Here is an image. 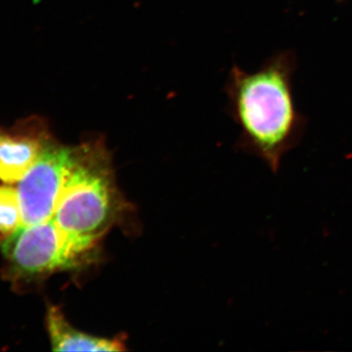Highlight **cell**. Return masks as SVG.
<instances>
[{"label":"cell","mask_w":352,"mask_h":352,"mask_svg":"<svg viewBox=\"0 0 352 352\" xmlns=\"http://www.w3.org/2000/svg\"><path fill=\"white\" fill-rule=\"evenodd\" d=\"M234 87L236 113L245 143L277 173L282 159L300 136L288 78L277 67L252 75L236 71Z\"/></svg>","instance_id":"cell-1"},{"label":"cell","mask_w":352,"mask_h":352,"mask_svg":"<svg viewBox=\"0 0 352 352\" xmlns=\"http://www.w3.org/2000/svg\"><path fill=\"white\" fill-rule=\"evenodd\" d=\"M82 149V144L65 146L54 139L44 148L16 189L24 226L52 219Z\"/></svg>","instance_id":"cell-4"},{"label":"cell","mask_w":352,"mask_h":352,"mask_svg":"<svg viewBox=\"0 0 352 352\" xmlns=\"http://www.w3.org/2000/svg\"><path fill=\"white\" fill-rule=\"evenodd\" d=\"M98 244L69 235L50 219L23 226L2 242L1 251L8 276L29 282L87 266L96 258Z\"/></svg>","instance_id":"cell-3"},{"label":"cell","mask_w":352,"mask_h":352,"mask_svg":"<svg viewBox=\"0 0 352 352\" xmlns=\"http://www.w3.org/2000/svg\"><path fill=\"white\" fill-rule=\"evenodd\" d=\"M46 326L51 347L54 351H124L126 349L124 338L106 339L73 327L61 309L55 305L48 307Z\"/></svg>","instance_id":"cell-6"},{"label":"cell","mask_w":352,"mask_h":352,"mask_svg":"<svg viewBox=\"0 0 352 352\" xmlns=\"http://www.w3.org/2000/svg\"><path fill=\"white\" fill-rule=\"evenodd\" d=\"M82 145L80 160L52 219L69 235L99 243L124 214L126 201L116 184L110 155L104 143L92 140Z\"/></svg>","instance_id":"cell-2"},{"label":"cell","mask_w":352,"mask_h":352,"mask_svg":"<svg viewBox=\"0 0 352 352\" xmlns=\"http://www.w3.org/2000/svg\"><path fill=\"white\" fill-rule=\"evenodd\" d=\"M52 139L47 122L38 116L19 120L10 129L0 126V180L19 182Z\"/></svg>","instance_id":"cell-5"},{"label":"cell","mask_w":352,"mask_h":352,"mask_svg":"<svg viewBox=\"0 0 352 352\" xmlns=\"http://www.w3.org/2000/svg\"><path fill=\"white\" fill-rule=\"evenodd\" d=\"M23 224L17 190L0 185V242L10 237Z\"/></svg>","instance_id":"cell-7"}]
</instances>
